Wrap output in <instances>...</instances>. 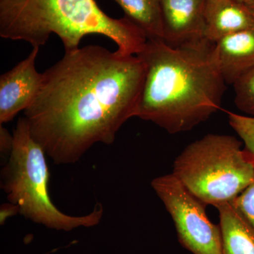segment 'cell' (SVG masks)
<instances>
[{"instance_id": "obj_1", "label": "cell", "mask_w": 254, "mask_h": 254, "mask_svg": "<svg viewBox=\"0 0 254 254\" xmlns=\"http://www.w3.org/2000/svg\"><path fill=\"white\" fill-rule=\"evenodd\" d=\"M145 76L137 55L95 45L65 51L23 111L32 136L57 165L77 163L96 143L112 144L135 118Z\"/></svg>"}, {"instance_id": "obj_2", "label": "cell", "mask_w": 254, "mask_h": 254, "mask_svg": "<svg viewBox=\"0 0 254 254\" xmlns=\"http://www.w3.org/2000/svg\"><path fill=\"white\" fill-rule=\"evenodd\" d=\"M136 55L145 76L135 118L175 134L190 131L220 109L226 82L214 43L173 46L148 39Z\"/></svg>"}, {"instance_id": "obj_3", "label": "cell", "mask_w": 254, "mask_h": 254, "mask_svg": "<svg viewBox=\"0 0 254 254\" xmlns=\"http://www.w3.org/2000/svg\"><path fill=\"white\" fill-rule=\"evenodd\" d=\"M52 34L62 40L65 51L77 49L91 34L112 40L125 55H136L148 41L128 18L110 17L95 0H0L1 38L34 48L44 46Z\"/></svg>"}, {"instance_id": "obj_4", "label": "cell", "mask_w": 254, "mask_h": 254, "mask_svg": "<svg viewBox=\"0 0 254 254\" xmlns=\"http://www.w3.org/2000/svg\"><path fill=\"white\" fill-rule=\"evenodd\" d=\"M7 162L1 169V188L9 203L17 205L20 215L53 230L70 232L100 223L104 208L97 203L91 213L73 216L55 206L49 195V168L46 154L32 136L24 117L18 119Z\"/></svg>"}, {"instance_id": "obj_5", "label": "cell", "mask_w": 254, "mask_h": 254, "mask_svg": "<svg viewBox=\"0 0 254 254\" xmlns=\"http://www.w3.org/2000/svg\"><path fill=\"white\" fill-rule=\"evenodd\" d=\"M243 143L226 134H207L175 159L173 174L205 205L233 201L254 177V162Z\"/></svg>"}, {"instance_id": "obj_6", "label": "cell", "mask_w": 254, "mask_h": 254, "mask_svg": "<svg viewBox=\"0 0 254 254\" xmlns=\"http://www.w3.org/2000/svg\"><path fill=\"white\" fill-rule=\"evenodd\" d=\"M150 185L173 219L184 248L192 254H222L221 229L208 218L204 203L173 173L153 179Z\"/></svg>"}, {"instance_id": "obj_7", "label": "cell", "mask_w": 254, "mask_h": 254, "mask_svg": "<svg viewBox=\"0 0 254 254\" xmlns=\"http://www.w3.org/2000/svg\"><path fill=\"white\" fill-rule=\"evenodd\" d=\"M40 47H34L27 58L0 76V124L11 121L36 99L43 81L36 70Z\"/></svg>"}, {"instance_id": "obj_8", "label": "cell", "mask_w": 254, "mask_h": 254, "mask_svg": "<svg viewBox=\"0 0 254 254\" xmlns=\"http://www.w3.org/2000/svg\"><path fill=\"white\" fill-rule=\"evenodd\" d=\"M205 0H160L163 41L173 46L205 41Z\"/></svg>"}, {"instance_id": "obj_9", "label": "cell", "mask_w": 254, "mask_h": 254, "mask_svg": "<svg viewBox=\"0 0 254 254\" xmlns=\"http://www.w3.org/2000/svg\"><path fill=\"white\" fill-rule=\"evenodd\" d=\"M204 18L205 40L214 44L254 28V11L236 0H205Z\"/></svg>"}, {"instance_id": "obj_10", "label": "cell", "mask_w": 254, "mask_h": 254, "mask_svg": "<svg viewBox=\"0 0 254 254\" xmlns=\"http://www.w3.org/2000/svg\"><path fill=\"white\" fill-rule=\"evenodd\" d=\"M222 76L233 84L254 68V28L225 37L214 44Z\"/></svg>"}, {"instance_id": "obj_11", "label": "cell", "mask_w": 254, "mask_h": 254, "mask_svg": "<svg viewBox=\"0 0 254 254\" xmlns=\"http://www.w3.org/2000/svg\"><path fill=\"white\" fill-rule=\"evenodd\" d=\"M220 218L222 254H254V227L233 202L216 207Z\"/></svg>"}, {"instance_id": "obj_12", "label": "cell", "mask_w": 254, "mask_h": 254, "mask_svg": "<svg viewBox=\"0 0 254 254\" xmlns=\"http://www.w3.org/2000/svg\"><path fill=\"white\" fill-rule=\"evenodd\" d=\"M128 18L144 33L148 39L163 40L160 0H113Z\"/></svg>"}, {"instance_id": "obj_13", "label": "cell", "mask_w": 254, "mask_h": 254, "mask_svg": "<svg viewBox=\"0 0 254 254\" xmlns=\"http://www.w3.org/2000/svg\"><path fill=\"white\" fill-rule=\"evenodd\" d=\"M232 86L237 109L254 117V68L242 75Z\"/></svg>"}, {"instance_id": "obj_14", "label": "cell", "mask_w": 254, "mask_h": 254, "mask_svg": "<svg viewBox=\"0 0 254 254\" xmlns=\"http://www.w3.org/2000/svg\"><path fill=\"white\" fill-rule=\"evenodd\" d=\"M229 124L240 136L244 148L254 162V117L228 112Z\"/></svg>"}, {"instance_id": "obj_15", "label": "cell", "mask_w": 254, "mask_h": 254, "mask_svg": "<svg viewBox=\"0 0 254 254\" xmlns=\"http://www.w3.org/2000/svg\"><path fill=\"white\" fill-rule=\"evenodd\" d=\"M232 202L244 218L254 227V177L249 186Z\"/></svg>"}, {"instance_id": "obj_16", "label": "cell", "mask_w": 254, "mask_h": 254, "mask_svg": "<svg viewBox=\"0 0 254 254\" xmlns=\"http://www.w3.org/2000/svg\"><path fill=\"white\" fill-rule=\"evenodd\" d=\"M13 142H14V136L10 134L9 132L6 128L0 125V152L1 157L5 158L8 157L9 158L13 148Z\"/></svg>"}, {"instance_id": "obj_17", "label": "cell", "mask_w": 254, "mask_h": 254, "mask_svg": "<svg viewBox=\"0 0 254 254\" xmlns=\"http://www.w3.org/2000/svg\"><path fill=\"white\" fill-rule=\"evenodd\" d=\"M1 210H0V224L1 225H4L6 220L10 217L13 215L19 214V208L17 205L13 204V203H4L1 205Z\"/></svg>"}, {"instance_id": "obj_18", "label": "cell", "mask_w": 254, "mask_h": 254, "mask_svg": "<svg viewBox=\"0 0 254 254\" xmlns=\"http://www.w3.org/2000/svg\"><path fill=\"white\" fill-rule=\"evenodd\" d=\"M245 4L254 11V0H245Z\"/></svg>"}, {"instance_id": "obj_19", "label": "cell", "mask_w": 254, "mask_h": 254, "mask_svg": "<svg viewBox=\"0 0 254 254\" xmlns=\"http://www.w3.org/2000/svg\"><path fill=\"white\" fill-rule=\"evenodd\" d=\"M236 1H240V2L245 3V0H236Z\"/></svg>"}]
</instances>
